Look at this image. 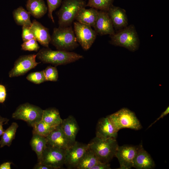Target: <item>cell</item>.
Returning <instances> with one entry per match:
<instances>
[{"label": "cell", "instance_id": "obj_1", "mask_svg": "<svg viewBox=\"0 0 169 169\" xmlns=\"http://www.w3.org/2000/svg\"><path fill=\"white\" fill-rule=\"evenodd\" d=\"M36 57L41 62L55 66L65 65L83 58V56L75 52L58 50L49 48H43L36 54Z\"/></svg>", "mask_w": 169, "mask_h": 169}, {"label": "cell", "instance_id": "obj_2", "mask_svg": "<svg viewBox=\"0 0 169 169\" xmlns=\"http://www.w3.org/2000/svg\"><path fill=\"white\" fill-rule=\"evenodd\" d=\"M88 145L99 161L104 163H109L115 156L119 146L116 139L102 140L96 136Z\"/></svg>", "mask_w": 169, "mask_h": 169}, {"label": "cell", "instance_id": "obj_3", "mask_svg": "<svg viewBox=\"0 0 169 169\" xmlns=\"http://www.w3.org/2000/svg\"><path fill=\"white\" fill-rule=\"evenodd\" d=\"M109 43L113 45L124 47L131 52L137 50L140 41L135 26L131 24L109 35Z\"/></svg>", "mask_w": 169, "mask_h": 169}, {"label": "cell", "instance_id": "obj_4", "mask_svg": "<svg viewBox=\"0 0 169 169\" xmlns=\"http://www.w3.org/2000/svg\"><path fill=\"white\" fill-rule=\"evenodd\" d=\"M50 43L57 50L69 51L74 49L79 46L71 25L54 28Z\"/></svg>", "mask_w": 169, "mask_h": 169}, {"label": "cell", "instance_id": "obj_5", "mask_svg": "<svg viewBox=\"0 0 169 169\" xmlns=\"http://www.w3.org/2000/svg\"><path fill=\"white\" fill-rule=\"evenodd\" d=\"M57 14L58 18L59 27L71 26L81 8L86 7L84 0H64Z\"/></svg>", "mask_w": 169, "mask_h": 169}, {"label": "cell", "instance_id": "obj_6", "mask_svg": "<svg viewBox=\"0 0 169 169\" xmlns=\"http://www.w3.org/2000/svg\"><path fill=\"white\" fill-rule=\"evenodd\" d=\"M107 116L118 132L124 128L138 130L142 128L135 114L126 108H122Z\"/></svg>", "mask_w": 169, "mask_h": 169}, {"label": "cell", "instance_id": "obj_7", "mask_svg": "<svg viewBox=\"0 0 169 169\" xmlns=\"http://www.w3.org/2000/svg\"><path fill=\"white\" fill-rule=\"evenodd\" d=\"M43 110L40 107L25 103L20 105L12 115V118L23 120L32 127L42 120Z\"/></svg>", "mask_w": 169, "mask_h": 169}, {"label": "cell", "instance_id": "obj_8", "mask_svg": "<svg viewBox=\"0 0 169 169\" xmlns=\"http://www.w3.org/2000/svg\"><path fill=\"white\" fill-rule=\"evenodd\" d=\"M74 30L76 40L85 50L89 49L94 43L97 33L90 25L74 22Z\"/></svg>", "mask_w": 169, "mask_h": 169}, {"label": "cell", "instance_id": "obj_9", "mask_svg": "<svg viewBox=\"0 0 169 169\" xmlns=\"http://www.w3.org/2000/svg\"><path fill=\"white\" fill-rule=\"evenodd\" d=\"M66 149L47 146L40 162L53 169H60L64 165Z\"/></svg>", "mask_w": 169, "mask_h": 169}, {"label": "cell", "instance_id": "obj_10", "mask_svg": "<svg viewBox=\"0 0 169 169\" xmlns=\"http://www.w3.org/2000/svg\"><path fill=\"white\" fill-rule=\"evenodd\" d=\"M36 54H30L20 56L15 62L13 67L9 71V77L23 75L35 68L40 62L36 60Z\"/></svg>", "mask_w": 169, "mask_h": 169}, {"label": "cell", "instance_id": "obj_11", "mask_svg": "<svg viewBox=\"0 0 169 169\" xmlns=\"http://www.w3.org/2000/svg\"><path fill=\"white\" fill-rule=\"evenodd\" d=\"M88 148V144L75 141L66 149L64 165L69 169L76 168L80 160Z\"/></svg>", "mask_w": 169, "mask_h": 169}, {"label": "cell", "instance_id": "obj_12", "mask_svg": "<svg viewBox=\"0 0 169 169\" xmlns=\"http://www.w3.org/2000/svg\"><path fill=\"white\" fill-rule=\"evenodd\" d=\"M137 146L124 145L118 146L115 156L118 159L120 164V169H130L133 167Z\"/></svg>", "mask_w": 169, "mask_h": 169}, {"label": "cell", "instance_id": "obj_13", "mask_svg": "<svg viewBox=\"0 0 169 169\" xmlns=\"http://www.w3.org/2000/svg\"><path fill=\"white\" fill-rule=\"evenodd\" d=\"M94 30L101 36L114 34L115 32L107 11L99 10L98 16L93 26Z\"/></svg>", "mask_w": 169, "mask_h": 169}, {"label": "cell", "instance_id": "obj_14", "mask_svg": "<svg viewBox=\"0 0 169 169\" xmlns=\"http://www.w3.org/2000/svg\"><path fill=\"white\" fill-rule=\"evenodd\" d=\"M46 137L48 146L66 149L72 146L64 134L61 124L57 126Z\"/></svg>", "mask_w": 169, "mask_h": 169}, {"label": "cell", "instance_id": "obj_15", "mask_svg": "<svg viewBox=\"0 0 169 169\" xmlns=\"http://www.w3.org/2000/svg\"><path fill=\"white\" fill-rule=\"evenodd\" d=\"M107 12L114 29L116 32L128 26V19L125 9L113 5Z\"/></svg>", "mask_w": 169, "mask_h": 169}, {"label": "cell", "instance_id": "obj_16", "mask_svg": "<svg viewBox=\"0 0 169 169\" xmlns=\"http://www.w3.org/2000/svg\"><path fill=\"white\" fill-rule=\"evenodd\" d=\"M155 166L150 155L143 148L141 143L137 146L136 151L133 167L137 169H151Z\"/></svg>", "mask_w": 169, "mask_h": 169}, {"label": "cell", "instance_id": "obj_17", "mask_svg": "<svg viewBox=\"0 0 169 169\" xmlns=\"http://www.w3.org/2000/svg\"><path fill=\"white\" fill-rule=\"evenodd\" d=\"M116 131L108 118L100 119L98 121L96 129V137L102 140L117 138Z\"/></svg>", "mask_w": 169, "mask_h": 169}, {"label": "cell", "instance_id": "obj_18", "mask_svg": "<svg viewBox=\"0 0 169 169\" xmlns=\"http://www.w3.org/2000/svg\"><path fill=\"white\" fill-rule=\"evenodd\" d=\"M30 28L34 38L40 44L46 48H49L51 36L49 29L40 23L34 20L32 22Z\"/></svg>", "mask_w": 169, "mask_h": 169}, {"label": "cell", "instance_id": "obj_19", "mask_svg": "<svg viewBox=\"0 0 169 169\" xmlns=\"http://www.w3.org/2000/svg\"><path fill=\"white\" fill-rule=\"evenodd\" d=\"M62 130L72 145L75 141L76 136L79 130V127L75 118L69 115L63 120L61 124Z\"/></svg>", "mask_w": 169, "mask_h": 169}, {"label": "cell", "instance_id": "obj_20", "mask_svg": "<svg viewBox=\"0 0 169 169\" xmlns=\"http://www.w3.org/2000/svg\"><path fill=\"white\" fill-rule=\"evenodd\" d=\"M99 10L91 8L86 9L85 7L80 9L75 18L77 22L93 27L97 19Z\"/></svg>", "mask_w": 169, "mask_h": 169}, {"label": "cell", "instance_id": "obj_21", "mask_svg": "<svg viewBox=\"0 0 169 169\" xmlns=\"http://www.w3.org/2000/svg\"><path fill=\"white\" fill-rule=\"evenodd\" d=\"M26 6L30 15L37 18L42 17L48 11V8L43 0H28Z\"/></svg>", "mask_w": 169, "mask_h": 169}, {"label": "cell", "instance_id": "obj_22", "mask_svg": "<svg viewBox=\"0 0 169 169\" xmlns=\"http://www.w3.org/2000/svg\"><path fill=\"white\" fill-rule=\"evenodd\" d=\"M30 145L32 149L36 154L38 162H40L44 151L47 146L46 137L33 133Z\"/></svg>", "mask_w": 169, "mask_h": 169}, {"label": "cell", "instance_id": "obj_23", "mask_svg": "<svg viewBox=\"0 0 169 169\" xmlns=\"http://www.w3.org/2000/svg\"><path fill=\"white\" fill-rule=\"evenodd\" d=\"M62 120L57 109L49 108L43 110L42 120L49 125L56 127L61 124Z\"/></svg>", "mask_w": 169, "mask_h": 169}, {"label": "cell", "instance_id": "obj_24", "mask_svg": "<svg viewBox=\"0 0 169 169\" xmlns=\"http://www.w3.org/2000/svg\"><path fill=\"white\" fill-rule=\"evenodd\" d=\"M100 161L89 148L80 160L76 167L78 169H91Z\"/></svg>", "mask_w": 169, "mask_h": 169}, {"label": "cell", "instance_id": "obj_25", "mask_svg": "<svg viewBox=\"0 0 169 169\" xmlns=\"http://www.w3.org/2000/svg\"><path fill=\"white\" fill-rule=\"evenodd\" d=\"M13 14L14 19L17 25L22 26H31L30 14L23 7L20 6L15 9Z\"/></svg>", "mask_w": 169, "mask_h": 169}, {"label": "cell", "instance_id": "obj_26", "mask_svg": "<svg viewBox=\"0 0 169 169\" xmlns=\"http://www.w3.org/2000/svg\"><path fill=\"white\" fill-rule=\"evenodd\" d=\"M18 125L16 122H13L11 125L5 130L2 135L0 141V146L2 148L5 146H9L13 141L15 139L16 133Z\"/></svg>", "mask_w": 169, "mask_h": 169}, {"label": "cell", "instance_id": "obj_27", "mask_svg": "<svg viewBox=\"0 0 169 169\" xmlns=\"http://www.w3.org/2000/svg\"><path fill=\"white\" fill-rule=\"evenodd\" d=\"M56 127L51 126L41 120L32 126V132L46 137Z\"/></svg>", "mask_w": 169, "mask_h": 169}, {"label": "cell", "instance_id": "obj_28", "mask_svg": "<svg viewBox=\"0 0 169 169\" xmlns=\"http://www.w3.org/2000/svg\"><path fill=\"white\" fill-rule=\"evenodd\" d=\"M114 0H88L86 7H89L98 10L107 11L113 5Z\"/></svg>", "mask_w": 169, "mask_h": 169}, {"label": "cell", "instance_id": "obj_29", "mask_svg": "<svg viewBox=\"0 0 169 169\" xmlns=\"http://www.w3.org/2000/svg\"><path fill=\"white\" fill-rule=\"evenodd\" d=\"M43 71L46 81L55 82L57 81L59 77L58 72L55 67L48 66Z\"/></svg>", "mask_w": 169, "mask_h": 169}, {"label": "cell", "instance_id": "obj_30", "mask_svg": "<svg viewBox=\"0 0 169 169\" xmlns=\"http://www.w3.org/2000/svg\"><path fill=\"white\" fill-rule=\"evenodd\" d=\"M26 78L29 81L36 84H39L46 81L43 70L31 73Z\"/></svg>", "mask_w": 169, "mask_h": 169}, {"label": "cell", "instance_id": "obj_31", "mask_svg": "<svg viewBox=\"0 0 169 169\" xmlns=\"http://www.w3.org/2000/svg\"><path fill=\"white\" fill-rule=\"evenodd\" d=\"M21 49L25 51L37 52L40 47L37 40L33 38L21 44Z\"/></svg>", "mask_w": 169, "mask_h": 169}, {"label": "cell", "instance_id": "obj_32", "mask_svg": "<svg viewBox=\"0 0 169 169\" xmlns=\"http://www.w3.org/2000/svg\"><path fill=\"white\" fill-rule=\"evenodd\" d=\"M48 5V16L53 23L54 21L53 17V12L61 4L62 0H47Z\"/></svg>", "mask_w": 169, "mask_h": 169}, {"label": "cell", "instance_id": "obj_33", "mask_svg": "<svg viewBox=\"0 0 169 169\" xmlns=\"http://www.w3.org/2000/svg\"><path fill=\"white\" fill-rule=\"evenodd\" d=\"M22 26V37L23 42L34 38L30 26L24 25Z\"/></svg>", "mask_w": 169, "mask_h": 169}, {"label": "cell", "instance_id": "obj_34", "mask_svg": "<svg viewBox=\"0 0 169 169\" xmlns=\"http://www.w3.org/2000/svg\"><path fill=\"white\" fill-rule=\"evenodd\" d=\"M7 96V91L5 86L0 84V103H3L5 101Z\"/></svg>", "mask_w": 169, "mask_h": 169}, {"label": "cell", "instance_id": "obj_35", "mask_svg": "<svg viewBox=\"0 0 169 169\" xmlns=\"http://www.w3.org/2000/svg\"><path fill=\"white\" fill-rule=\"evenodd\" d=\"M111 169L110 165L109 163H104L100 161L99 162L91 169Z\"/></svg>", "mask_w": 169, "mask_h": 169}, {"label": "cell", "instance_id": "obj_36", "mask_svg": "<svg viewBox=\"0 0 169 169\" xmlns=\"http://www.w3.org/2000/svg\"><path fill=\"white\" fill-rule=\"evenodd\" d=\"M9 120L7 118L3 117L0 115V136H2L5 131L3 125L7 124Z\"/></svg>", "mask_w": 169, "mask_h": 169}, {"label": "cell", "instance_id": "obj_37", "mask_svg": "<svg viewBox=\"0 0 169 169\" xmlns=\"http://www.w3.org/2000/svg\"><path fill=\"white\" fill-rule=\"evenodd\" d=\"M34 169H53L51 167L41 162H38L34 166Z\"/></svg>", "mask_w": 169, "mask_h": 169}, {"label": "cell", "instance_id": "obj_38", "mask_svg": "<svg viewBox=\"0 0 169 169\" xmlns=\"http://www.w3.org/2000/svg\"><path fill=\"white\" fill-rule=\"evenodd\" d=\"M169 113V107L168 106L166 110L162 113L160 116L157 118L153 123H151L147 128H148L151 127L153 125L155 124L156 121L159 120L161 118H163L164 116H166Z\"/></svg>", "mask_w": 169, "mask_h": 169}, {"label": "cell", "instance_id": "obj_39", "mask_svg": "<svg viewBox=\"0 0 169 169\" xmlns=\"http://www.w3.org/2000/svg\"><path fill=\"white\" fill-rule=\"evenodd\" d=\"M12 163L10 162L3 163L0 165V169H11V165Z\"/></svg>", "mask_w": 169, "mask_h": 169}]
</instances>
